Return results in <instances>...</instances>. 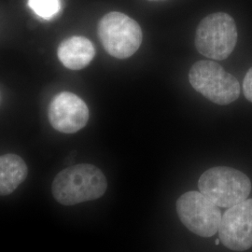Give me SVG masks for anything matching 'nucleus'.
<instances>
[{
    "mask_svg": "<svg viewBox=\"0 0 252 252\" xmlns=\"http://www.w3.org/2000/svg\"><path fill=\"white\" fill-rule=\"evenodd\" d=\"M177 212L181 222L201 237L213 236L219 231L221 212L213 202L200 191H188L177 201Z\"/></svg>",
    "mask_w": 252,
    "mask_h": 252,
    "instance_id": "6",
    "label": "nucleus"
},
{
    "mask_svg": "<svg viewBox=\"0 0 252 252\" xmlns=\"http://www.w3.org/2000/svg\"><path fill=\"white\" fill-rule=\"evenodd\" d=\"M57 55L66 68L81 70L93 61L95 50L87 37L73 36L64 39L59 45Z\"/></svg>",
    "mask_w": 252,
    "mask_h": 252,
    "instance_id": "9",
    "label": "nucleus"
},
{
    "mask_svg": "<svg viewBox=\"0 0 252 252\" xmlns=\"http://www.w3.org/2000/svg\"><path fill=\"white\" fill-rule=\"evenodd\" d=\"M89 108L77 94L62 92L54 96L48 108L51 126L60 133L74 134L87 125Z\"/></svg>",
    "mask_w": 252,
    "mask_h": 252,
    "instance_id": "8",
    "label": "nucleus"
},
{
    "mask_svg": "<svg viewBox=\"0 0 252 252\" xmlns=\"http://www.w3.org/2000/svg\"><path fill=\"white\" fill-rule=\"evenodd\" d=\"M220 242L234 252L252 248V199L229 207L219 227Z\"/></svg>",
    "mask_w": 252,
    "mask_h": 252,
    "instance_id": "7",
    "label": "nucleus"
},
{
    "mask_svg": "<svg viewBox=\"0 0 252 252\" xmlns=\"http://www.w3.org/2000/svg\"><path fill=\"white\" fill-rule=\"evenodd\" d=\"M237 42L234 19L224 12L212 13L203 19L195 33V47L200 54L214 60H224Z\"/></svg>",
    "mask_w": 252,
    "mask_h": 252,
    "instance_id": "5",
    "label": "nucleus"
},
{
    "mask_svg": "<svg viewBox=\"0 0 252 252\" xmlns=\"http://www.w3.org/2000/svg\"><path fill=\"white\" fill-rule=\"evenodd\" d=\"M220 242V239H216V240H215V243H216V245H219Z\"/></svg>",
    "mask_w": 252,
    "mask_h": 252,
    "instance_id": "13",
    "label": "nucleus"
},
{
    "mask_svg": "<svg viewBox=\"0 0 252 252\" xmlns=\"http://www.w3.org/2000/svg\"><path fill=\"white\" fill-rule=\"evenodd\" d=\"M108 182L98 167L81 163L59 172L52 184L55 200L63 206H74L104 195Z\"/></svg>",
    "mask_w": 252,
    "mask_h": 252,
    "instance_id": "1",
    "label": "nucleus"
},
{
    "mask_svg": "<svg viewBox=\"0 0 252 252\" xmlns=\"http://www.w3.org/2000/svg\"><path fill=\"white\" fill-rule=\"evenodd\" d=\"M28 6L41 18H53L60 10V0H28Z\"/></svg>",
    "mask_w": 252,
    "mask_h": 252,
    "instance_id": "11",
    "label": "nucleus"
},
{
    "mask_svg": "<svg viewBox=\"0 0 252 252\" xmlns=\"http://www.w3.org/2000/svg\"><path fill=\"white\" fill-rule=\"evenodd\" d=\"M243 92L246 98L252 102V67L246 74L243 81Z\"/></svg>",
    "mask_w": 252,
    "mask_h": 252,
    "instance_id": "12",
    "label": "nucleus"
},
{
    "mask_svg": "<svg viewBox=\"0 0 252 252\" xmlns=\"http://www.w3.org/2000/svg\"><path fill=\"white\" fill-rule=\"evenodd\" d=\"M189 81L193 89L218 105H229L240 94L237 79L213 61L202 60L193 63L189 69Z\"/></svg>",
    "mask_w": 252,
    "mask_h": 252,
    "instance_id": "3",
    "label": "nucleus"
},
{
    "mask_svg": "<svg viewBox=\"0 0 252 252\" xmlns=\"http://www.w3.org/2000/svg\"><path fill=\"white\" fill-rule=\"evenodd\" d=\"M97 32L106 52L118 59H126L135 54L143 38L140 26L119 11H111L101 19Z\"/></svg>",
    "mask_w": 252,
    "mask_h": 252,
    "instance_id": "4",
    "label": "nucleus"
},
{
    "mask_svg": "<svg viewBox=\"0 0 252 252\" xmlns=\"http://www.w3.org/2000/svg\"><path fill=\"white\" fill-rule=\"evenodd\" d=\"M28 175L26 162L16 154L0 156V196L12 193Z\"/></svg>",
    "mask_w": 252,
    "mask_h": 252,
    "instance_id": "10",
    "label": "nucleus"
},
{
    "mask_svg": "<svg viewBox=\"0 0 252 252\" xmlns=\"http://www.w3.org/2000/svg\"><path fill=\"white\" fill-rule=\"evenodd\" d=\"M198 188L206 197L219 207H234L248 199L252 182L247 175L227 166H217L203 173Z\"/></svg>",
    "mask_w": 252,
    "mask_h": 252,
    "instance_id": "2",
    "label": "nucleus"
}]
</instances>
